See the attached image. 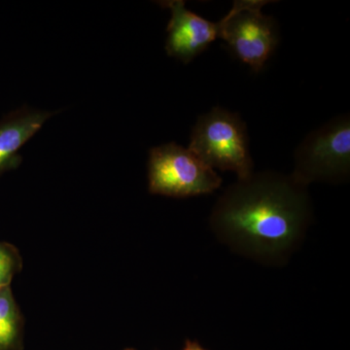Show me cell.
<instances>
[{
    "instance_id": "6da1fadb",
    "label": "cell",
    "mask_w": 350,
    "mask_h": 350,
    "mask_svg": "<svg viewBox=\"0 0 350 350\" xmlns=\"http://www.w3.org/2000/svg\"><path fill=\"white\" fill-rule=\"evenodd\" d=\"M310 218L306 186L291 176L262 172L225 191L213 207L211 226L234 252L278 264L300 245Z\"/></svg>"
},
{
    "instance_id": "8fae6325",
    "label": "cell",
    "mask_w": 350,
    "mask_h": 350,
    "mask_svg": "<svg viewBox=\"0 0 350 350\" xmlns=\"http://www.w3.org/2000/svg\"><path fill=\"white\" fill-rule=\"evenodd\" d=\"M125 350H135V349H126Z\"/></svg>"
},
{
    "instance_id": "52a82bcc",
    "label": "cell",
    "mask_w": 350,
    "mask_h": 350,
    "mask_svg": "<svg viewBox=\"0 0 350 350\" xmlns=\"http://www.w3.org/2000/svg\"><path fill=\"white\" fill-rule=\"evenodd\" d=\"M56 112L23 107L0 121V175L17 169L23 158L19 151Z\"/></svg>"
},
{
    "instance_id": "9c48e42d",
    "label": "cell",
    "mask_w": 350,
    "mask_h": 350,
    "mask_svg": "<svg viewBox=\"0 0 350 350\" xmlns=\"http://www.w3.org/2000/svg\"><path fill=\"white\" fill-rule=\"evenodd\" d=\"M23 260L17 247L0 241V288L10 286L14 276L20 273Z\"/></svg>"
},
{
    "instance_id": "3957f363",
    "label": "cell",
    "mask_w": 350,
    "mask_h": 350,
    "mask_svg": "<svg viewBox=\"0 0 350 350\" xmlns=\"http://www.w3.org/2000/svg\"><path fill=\"white\" fill-rule=\"evenodd\" d=\"M149 192L172 198L211 194L222 183L213 169L180 145L154 147L149 153Z\"/></svg>"
},
{
    "instance_id": "ba28073f",
    "label": "cell",
    "mask_w": 350,
    "mask_h": 350,
    "mask_svg": "<svg viewBox=\"0 0 350 350\" xmlns=\"http://www.w3.org/2000/svg\"><path fill=\"white\" fill-rule=\"evenodd\" d=\"M24 324L11 287L0 288V350L24 349Z\"/></svg>"
},
{
    "instance_id": "30bf717a",
    "label": "cell",
    "mask_w": 350,
    "mask_h": 350,
    "mask_svg": "<svg viewBox=\"0 0 350 350\" xmlns=\"http://www.w3.org/2000/svg\"><path fill=\"white\" fill-rule=\"evenodd\" d=\"M183 350H207L204 349V347H202L200 344L196 342H191V340H187L185 344V347H184Z\"/></svg>"
},
{
    "instance_id": "8992f818",
    "label": "cell",
    "mask_w": 350,
    "mask_h": 350,
    "mask_svg": "<svg viewBox=\"0 0 350 350\" xmlns=\"http://www.w3.org/2000/svg\"><path fill=\"white\" fill-rule=\"evenodd\" d=\"M159 5L172 12L165 42V51L170 57L189 64L214 40L221 38L224 18L217 23L204 19L186 9L185 1L182 0L160 1Z\"/></svg>"
},
{
    "instance_id": "5b68a950",
    "label": "cell",
    "mask_w": 350,
    "mask_h": 350,
    "mask_svg": "<svg viewBox=\"0 0 350 350\" xmlns=\"http://www.w3.org/2000/svg\"><path fill=\"white\" fill-rule=\"evenodd\" d=\"M268 0H239L224 17L221 38L236 56L259 72L275 50L278 31L275 21L262 13Z\"/></svg>"
},
{
    "instance_id": "7a4b0ae2",
    "label": "cell",
    "mask_w": 350,
    "mask_h": 350,
    "mask_svg": "<svg viewBox=\"0 0 350 350\" xmlns=\"http://www.w3.org/2000/svg\"><path fill=\"white\" fill-rule=\"evenodd\" d=\"M189 149L211 169L231 170L239 180L253 174L245 123L239 114L215 107L200 116Z\"/></svg>"
},
{
    "instance_id": "277c9868",
    "label": "cell",
    "mask_w": 350,
    "mask_h": 350,
    "mask_svg": "<svg viewBox=\"0 0 350 350\" xmlns=\"http://www.w3.org/2000/svg\"><path fill=\"white\" fill-rule=\"evenodd\" d=\"M350 170V120L337 117L312 131L297 149L291 177L308 186L313 181H338Z\"/></svg>"
}]
</instances>
